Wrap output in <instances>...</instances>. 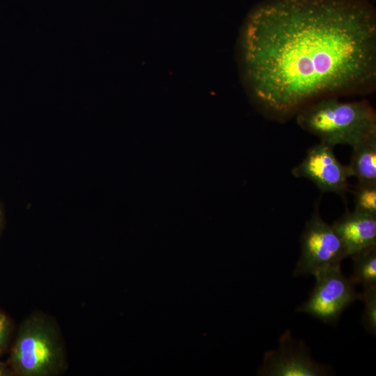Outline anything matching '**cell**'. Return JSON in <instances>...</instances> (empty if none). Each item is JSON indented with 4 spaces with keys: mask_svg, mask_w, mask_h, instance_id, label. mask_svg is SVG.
Here are the masks:
<instances>
[{
    "mask_svg": "<svg viewBox=\"0 0 376 376\" xmlns=\"http://www.w3.org/2000/svg\"><path fill=\"white\" fill-rule=\"evenodd\" d=\"M238 47L247 94L274 121L323 97L375 90L376 11L367 0H263Z\"/></svg>",
    "mask_w": 376,
    "mask_h": 376,
    "instance_id": "obj_1",
    "label": "cell"
},
{
    "mask_svg": "<svg viewBox=\"0 0 376 376\" xmlns=\"http://www.w3.org/2000/svg\"><path fill=\"white\" fill-rule=\"evenodd\" d=\"M304 131L333 147L354 146L376 133V112L366 100L343 102L326 97L302 107L295 116Z\"/></svg>",
    "mask_w": 376,
    "mask_h": 376,
    "instance_id": "obj_2",
    "label": "cell"
},
{
    "mask_svg": "<svg viewBox=\"0 0 376 376\" xmlns=\"http://www.w3.org/2000/svg\"><path fill=\"white\" fill-rule=\"evenodd\" d=\"M9 364L19 376H52L64 368L57 331L47 318L33 315L21 324L11 349Z\"/></svg>",
    "mask_w": 376,
    "mask_h": 376,
    "instance_id": "obj_3",
    "label": "cell"
},
{
    "mask_svg": "<svg viewBox=\"0 0 376 376\" xmlns=\"http://www.w3.org/2000/svg\"><path fill=\"white\" fill-rule=\"evenodd\" d=\"M301 254L294 276L313 275L340 266L347 257L343 244L331 225L324 221L316 206L300 238Z\"/></svg>",
    "mask_w": 376,
    "mask_h": 376,
    "instance_id": "obj_4",
    "label": "cell"
},
{
    "mask_svg": "<svg viewBox=\"0 0 376 376\" xmlns=\"http://www.w3.org/2000/svg\"><path fill=\"white\" fill-rule=\"evenodd\" d=\"M315 283L307 301L298 306L304 313L324 323L335 324L343 311L360 300L361 292L342 272L340 266L321 271L314 275Z\"/></svg>",
    "mask_w": 376,
    "mask_h": 376,
    "instance_id": "obj_5",
    "label": "cell"
},
{
    "mask_svg": "<svg viewBox=\"0 0 376 376\" xmlns=\"http://www.w3.org/2000/svg\"><path fill=\"white\" fill-rule=\"evenodd\" d=\"M277 349L266 351L258 370L263 376H324L331 370L316 362L309 347L301 340L292 337L286 330L279 338Z\"/></svg>",
    "mask_w": 376,
    "mask_h": 376,
    "instance_id": "obj_6",
    "label": "cell"
},
{
    "mask_svg": "<svg viewBox=\"0 0 376 376\" xmlns=\"http://www.w3.org/2000/svg\"><path fill=\"white\" fill-rule=\"evenodd\" d=\"M295 178L311 180L322 192L343 194L352 177L347 165L336 158L334 147L324 142L310 147L304 158L291 171Z\"/></svg>",
    "mask_w": 376,
    "mask_h": 376,
    "instance_id": "obj_7",
    "label": "cell"
},
{
    "mask_svg": "<svg viewBox=\"0 0 376 376\" xmlns=\"http://www.w3.org/2000/svg\"><path fill=\"white\" fill-rule=\"evenodd\" d=\"M340 238L347 257L376 245V216L354 210L331 225Z\"/></svg>",
    "mask_w": 376,
    "mask_h": 376,
    "instance_id": "obj_8",
    "label": "cell"
},
{
    "mask_svg": "<svg viewBox=\"0 0 376 376\" xmlns=\"http://www.w3.org/2000/svg\"><path fill=\"white\" fill-rule=\"evenodd\" d=\"M347 166L358 183L376 185V133L352 147Z\"/></svg>",
    "mask_w": 376,
    "mask_h": 376,
    "instance_id": "obj_9",
    "label": "cell"
},
{
    "mask_svg": "<svg viewBox=\"0 0 376 376\" xmlns=\"http://www.w3.org/2000/svg\"><path fill=\"white\" fill-rule=\"evenodd\" d=\"M353 271L350 277L354 284L363 288L376 285V245L364 249L350 256Z\"/></svg>",
    "mask_w": 376,
    "mask_h": 376,
    "instance_id": "obj_10",
    "label": "cell"
},
{
    "mask_svg": "<svg viewBox=\"0 0 376 376\" xmlns=\"http://www.w3.org/2000/svg\"><path fill=\"white\" fill-rule=\"evenodd\" d=\"M361 301L364 304L361 316V324L370 334H376V285L363 288L361 292Z\"/></svg>",
    "mask_w": 376,
    "mask_h": 376,
    "instance_id": "obj_11",
    "label": "cell"
},
{
    "mask_svg": "<svg viewBox=\"0 0 376 376\" xmlns=\"http://www.w3.org/2000/svg\"><path fill=\"white\" fill-rule=\"evenodd\" d=\"M354 195L355 211L376 216V185L357 183Z\"/></svg>",
    "mask_w": 376,
    "mask_h": 376,
    "instance_id": "obj_12",
    "label": "cell"
},
{
    "mask_svg": "<svg viewBox=\"0 0 376 376\" xmlns=\"http://www.w3.org/2000/svg\"><path fill=\"white\" fill-rule=\"evenodd\" d=\"M10 333V322L5 314L0 312V353L6 347Z\"/></svg>",
    "mask_w": 376,
    "mask_h": 376,
    "instance_id": "obj_13",
    "label": "cell"
},
{
    "mask_svg": "<svg viewBox=\"0 0 376 376\" xmlns=\"http://www.w3.org/2000/svg\"><path fill=\"white\" fill-rule=\"evenodd\" d=\"M14 375L11 368H9L6 364L0 361V376H10Z\"/></svg>",
    "mask_w": 376,
    "mask_h": 376,
    "instance_id": "obj_14",
    "label": "cell"
}]
</instances>
